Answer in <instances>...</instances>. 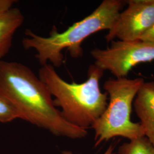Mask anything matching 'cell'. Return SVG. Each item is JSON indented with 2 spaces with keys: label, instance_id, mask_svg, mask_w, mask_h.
Listing matches in <instances>:
<instances>
[{
  "label": "cell",
  "instance_id": "4",
  "mask_svg": "<svg viewBox=\"0 0 154 154\" xmlns=\"http://www.w3.org/2000/svg\"><path fill=\"white\" fill-rule=\"evenodd\" d=\"M142 78H110L103 88L109 96V103L99 119L91 127L95 132V146L111 138L121 137L130 140L144 137L140 123L131 121L132 103L141 88Z\"/></svg>",
  "mask_w": 154,
  "mask_h": 154
},
{
  "label": "cell",
  "instance_id": "5",
  "mask_svg": "<svg viewBox=\"0 0 154 154\" xmlns=\"http://www.w3.org/2000/svg\"><path fill=\"white\" fill-rule=\"evenodd\" d=\"M90 54L94 65L103 71H109L116 78H126L129 72L139 63L154 60V44L140 39L112 41L110 47L94 48Z\"/></svg>",
  "mask_w": 154,
  "mask_h": 154
},
{
  "label": "cell",
  "instance_id": "10",
  "mask_svg": "<svg viewBox=\"0 0 154 154\" xmlns=\"http://www.w3.org/2000/svg\"><path fill=\"white\" fill-rule=\"evenodd\" d=\"M18 118L21 119L15 106L0 93V122H10Z\"/></svg>",
  "mask_w": 154,
  "mask_h": 154
},
{
  "label": "cell",
  "instance_id": "8",
  "mask_svg": "<svg viewBox=\"0 0 154 154\" xmlns=\"http://www.w3.org/2000/svg\"><path fill=\"white\" fill-rule=\"evenodd\" d=\"M24 19L22 11L17 8L0 14V60L10 51L14 35Z\"/></svg>",
  "mask_w": 154,
  "mask_h": 154
},
{
  "label": "cell",
  "instance_id": "3",
  "mask_svg": "<svg viewBox=\"0 0 154 154\" xmlns=\"http://www.w3.org/2000/svg\"><path fill=\"white\" fill-rule=\"evenodd\" d=\"M104 71L94 64L89 66L88 79L82 83L67 82L46 64L39 70L38 77L45 83L55 107L60 108L64 119L72 125L87 130L102 115L107 106L108 95L100 88Z\"/></svg>",
  "mask_w": 154,
  "mask_h": 154
},
{
  "label": "cell",
  "instance_id": "12",
  "mask_svg": "<svg viewBox=\"0 0 154 154\" xmlns=\"http://www.w3.org/2000/svg\"><path fill=\"white\" fill-rule=\"evenodd\" d=\"M140 39L154 44V24L146 33L143 34Z\"/></svg>",
  "mask_w": 154,
  "mask_h": 154
},
{
  "label": "cell",
  "instance_id": "2",
  "mask_svg": "<svg viewBox=\"0 0 154 154\" xmlns=\"http://www.w3.org/2000/svg\"><path fill=\"white\" fill-rule=\"evenodd\" d=\"M126 4V1L104 0L90 14L65 31L60 33L54 26L48 37L39 35L26 29L22 41L23 47L27 50H35V58L42 66L50 64L60 67L64 62L65 50L73 58L82 57L83 42L94 33L109 30Z\"/></svg>",
  "mask_w": 154,
  "mask_h": 154
},
{
  "label": "cell",
  "instance_id": "13",
  "mask_svg": "<svg viewBox=\"0 0 154 154\" xmlns=\"http://www.w3.org/2000/svg\"><path fill=\"white\" fill-rule=\"evenodd\" d=\"M114 146L113 144H111L110 146L107 148V149L106 150L105 152L103 154H114ZM62 154H73L72 153V152L69 151H63Z\"/></svg>",
  "mask_w": 154,
  "mask_h": 154
},
{
  "label": "cell",
  "instance_id": "7",
  "mask_svg": "<svg viewBox=\"0 0 154 154\" xmlns=\"http://www.w3.org/2000/svg\"><path fill=\"white\" fill-rule=\"evenodd\" d=\"M144 136L154 147V81L143 83L134 101Z\"/></svg>",
  "mask_w": 154,
  "mask_h": 154
},
{
  "label": "cell",
  "instance_id": "1",
  "mask_svg": "<svg viewBox=\"0 0 154 154\" xmlns=\"http://www.w3.org/2000/svg\"><path fill=\"white\" fill-rule=\"evenodd\" d=\"M0 93L15 106L21 119L55 136L78 139L88 135L87 130L64 119L45 83L23 63L0 60Z\"/></svg>",
  "mask_w": 154,
  "mask_h": 154
},
{
  "label": "cell",
  "instance_id": "6",
  "mask_svg": "<svg viewBox=\"0 0 154 154\" xmlns=\"http://www.w3.org/2000/svg\"><path fill=\"white\" fill-rule=\"evenodd\" d=\"M105 39L131 41L140 39L154 24V0H128Z\"/></svg>",
  "mask_w": 154,
  "mask_h": 154
},
{
  "label": "cell",
  "instance_id": "9",
  "mask_svg": "<svg viewBox=\"0 0 154 154\" xmlns=\"http://www.w3.org/2000/svg\"><path fill=\"white\" fill-rule=\"evenodd\" d=\"M119 154H154V147L145 136L123 143L118 149Z\"/></svg>",
  "mask_w": 154,
  "mask_h": 154
},
{
  "label": "cell",
  "instance_id": "11",
  "mask_svg": "<svg viewBox=\"0 0 154 154\" xmlns=\"http://www.w3.org/2000/svg\"><path fill=\"white\" fill-rule=\"evenodd\" d=\"M16 2L15 0H0V14L11 9Z\"/></svg>",
  "mask_w": 154,
  "mask_h": 154
}]
</instances>
